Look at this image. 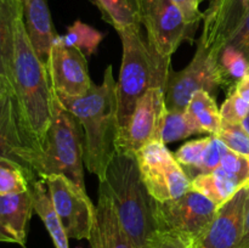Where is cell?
<instances>
[{"label": "cell", "instance_id": "52a82bcc", "mask_svg": "<svg viewBox=\"0 0 249 248\" xmlns=\"http://www.w3.org/2000/svg\"><path fill=\"white\" fill-rule=\"evenodd\" d=\"M219 206L195 190L156 204L158 230L172 231L196 245L215 216Z\"/></svg>", "mask_w": 249, "mask_h": 248}, {"label": "cell", "instance_id": "5b68a950", "mask_svg": "<svg viewBox=\"0 0 249 248\" xmlns=\"http://www.w3.org/2000/svg\"><path fill=\"white\" fill-rule=\"evenodd\" d=\"M83 165L84 135L82 125L56 96L53 122L40 146L38 177L43 179L51 174L65 175L85 190Z\"/></svg>", "mask_w": 249, "mask_h": 248}, {"label": "cell", "instance_id": "2e32d148", "mask_svg": "<svg viewBox=\"0 0 249 248\" xmlns=\"http://www.w3.org/2000/svg\"><path fill=\"white\" fill-rule=\"evenodd\" d=\"M88 241L91 248H135L119 221L105 181H99V199Z\"/></svg>", "mask_w": 249, "mask_h": 248}, {"label": "cell", "instance_id": "7a4b0ae2", "mask_svg": "<svg viewBox=\"0 0 249 248\" xmlns=\"http://www.w3.org/2000/svg\"><path fill=\"white\" fill-rule=\"evenodd\" d=\"M14 90L24 126L40 148L53 116L55 92L48 67L39 58L27 34L22 12L16 19L14 53Z\"/></svg>", "mask_w": 249, "mask_h": 248}, {"label": "cell", "instance_id": "4316f807", "mask_svg": "<svg viewBox=\"0 0 249 248\" xmlns=\"http://www.w3.org/2000/svg\"><path fill=\"white\" fill-rule=\"evenodd\" d=\"M197 134L198 131L190 123L185 111H172L167 108L162 130H160V141L163 143L167 145Z\"/></svg>", "mask_w": 249, "mask_h": 248}, {"label": "cell", "instance_id": "44dd1931", "mask_svg": "<svg viewBox=\"0 0 249 248\" xmlns=\"http://www.w3.org/2000/svg\"><path fill=\"white\" fill-rule=\"evenodd\" d=\"M31 191L33 196L34 212L40 216L46 230L50 233L55 248H70L68 235L66 233L49 195L48 187L43 179H36L31 182Z\"/></svg>", "mask_w": 249, "mask_h": 248}, {"label": "cell", "instance_id": "cb8c5ba5", "mask_svg": "<svg viewBox=\"0 0 249 248\" xmlns=\"http://www.w3.org/2000/svg\"><path fill=\"white\" fill-rule=\"evenodd\" d=\"M39 177L29 174L21 164L0 157V196L23 194L31 190V182Z\"/></svg>", "mask_w": 249, "mask_h": 248}, {"label": "cell", "instance_id": "83f0119b", "mask_svg": "<svg viewBox=\"0 0 249 248\" xmlns=\"http://www.w3.org/2000/svg\"><path fill=\"white\" fill-rule=\"evenodd\" d=\"M209 140H211V135L206 136V138L197 139V140L189 141V142L184 143L174 153L175 159L179 162V164L185 170L190 180L194 179L195 175H196L197 168L201 164L204 152L208 147Z\"/></svg>", "mask_w": 249, "mask_h": 248}, {"label": "cell", "instance_id": "1f68e13d", "mask_svg": "<svg viewBox=\"0 0 249 248\" xmlns=\"http://www.w3.org/2000/svg\"><path fill=\"white\" fill-rule=\"evenodd\" d=\"M226 45L232 46L246 56L249 62V9L243 17L242 22L230 36Z\"/></svg>", "mask_w": 249, "mask_h": 248}, {"label": "cell", "instance_id": "7402d4cb", "mask_svg": "<svg viewBox=\"0 0 249 248\" xmlns=\"http://www.w3.org/2000/svg\"><path fill=\"white\" fill-rule=\"evenodd\" d=\"M191 189L199 192L218 206L225 203L242 187L229 177L221 169L216 168L208 174L198 175L191 180Z\"/></svg>", "mask_w": 249, "mask_h": 248}, {"label": "cell", "instance_id": "ffe728a7", "mask_svg": "<svg viewBox=\"0 0 249 248\" xmlns=\"http://www.w3.org/2000/svg\"><path fill=\"white\" fill-rule=\"evenodd\" d=\"M187 119L198 134L218 135L221 129L223 119L218 108L215 97L204 90L195 92L185 109Z\"/></svg>", "mask_w": 249, "mask_h": 248}, {"label": "cell", "instance_id": "30bf717a", "mask_svg": "<svg viewBox=\"0 0 249 248\" xmlns=\"http://www.w3.org/2000/svg\"><path fill=\"white\" fill-rule=\"evenodd\" d=\"M48 187L53 209L70 238L89 240L95 216V206L87 190L61 174L43 177Z\"/></svg>", "mask_w": 249, "mask_h": 248}, {"label": "cell", "instance_id": "ab89813d", "mask_svg": "<svg viewBox=\"0 0 249 248\" xmlns=\"http://www.w3.org/2000/svg\"><path fill=\"white\" fill-rule=\"evenodd\" d=\"M248 248H249V247H248Z\"/></svg>", "mask_w": 249, "mask_h": 248}, {"label": "cell", "instance_id": "d6986e66", "mask_svg": "<svg viewBox=\"0 0 249 248\" xmlns=\"http://www.w3.org/2000/svg\"><path fill=\"white\" fill-rule=\"evenodd\" d=\"M19 14V0H0V77L11 89L14 83L15 27Z\"/></svg>", "mask_w": 249, "mask_h": 248}, {"label": "cell", "instance_id": "5bb4252c", "mask_svg": "<svg viewBox=\"0 0 249 248\" xmlns=\"http://www.w3.org/2000/svg\"><path fill=\"white\" fill-rule=\"evenodd\" d=\"M249 187L238 190L229 201L219 206L215 216L196 248H238L245 232Z\"/></svg>", "mask_w": 249, "mask_h": 248}, {"label": "cell", "instance_id": "74e56055", "mask_svg": "<svg viewBox=\"0 0 249 248\" xmlns=\"http://www.w3.org/2000/svg\"><path fill=\"white\" fill-rule=\"evenodd\" d=\"M241 125H242L243 129H245V130L249 134V113L246 116V118L243 119L242 123H241Z\"/></svg>", "mask_w": 249, "mask_h": 248}, {"label": "cell", "instance_id": "f1b7e54d", "mask_svg": "<svg viewBox=\"0 0 249 248\" xmlns=\"http://www.w3.org/2000/svg\"><path fill=\"white\" fill-rule=\"evenodd\" d=\"M219 140L233 152L249 157V134L241 124L223 122L221 129L216 135Z\"/></svg>", "mask_w": 249, "mask_h": 248}, {"label": "cell", "instance_id": "4dcf8cb0", "mask_svg": "<svg viewBox=\"0 0 249 248\" xmlns=\"http://www.w3.org/2000/svg\"><path fill=\"white\" fill-rule=\"evenodd\" d=\"M148 248H196V245L172 231L160 230L152 238Z\"/></svg>", "mask_w": 249, "mask_h": 248}, {"label": "cell", "instance_id": "f35d334b", "mask_svg": "<svg viewBox=\"0 0 249 248\" xmlns=\"http://www.w3.org/2000/svg\"><path fill=\"white\" fill-rule=\"evenodd\" d=\"M202 1H206V0H201V2H202Z\"/></svg>", "mask_w": 249, "mask_h": 248}, {"label": "cell", "instance_id": "484cf974", "mask_svg": "<svg viewBox=\"0 0 249 248\" xmlns=\"http://www.w3.org/2000/svg\"><path fill=\"white\" fill-rule=\"evenodd\" d=\"M65 45L78 49L85 56H91L96 53L100 43L104 39V34L94 27L82 21H75L71 24L65 35H61Z\"/></svg>", "mask_w": 249, "mask_h": 248}, {"label": "cell", "instance_id": "e0dca14e", "mask_svg": "<svg viewBox=\"0 0 249 248\" xmlns=\"http://www.w3.org/2000/svg\"><path fill=\"white\" fill-rule=\"evenodd\" d=\"M33 212L31 190L23 194L0 196V242L26 245Z\"/></svg>", "mask_w": 249, "mask_h": 248}, {"label": "cell", "instance_id": "9c48e42d", "mask_svg": "<svg viewBox=\"0 0 249 248\" xmlns=\"http://www.w3.org/2000/svg\"><path fill=\"white\" fill-rule=\"evenodd\" d=\"M141 24L145 27L146 40L151 49L168 60L172 58L180 44L196 31L187 23L172 0H143Z\"/></svg>", "mask_w": 249, "mask_h": 248}, {"label": "cell", "instance_id": "f546056e", "mask_svg": "<svg viewBox=\"0 0 249 248\" xmlns=\"http://www.w3.org/2000/svg\"><path fill=\"white\" fill-rule=\"evenodd\" d=\"M249 113V104L243 100L235 90L230 91L228 99L220 107V116L223 122L231 124H241Z\"/></svg>", "mask_w": 249, "mask_h": 248}, {"label": "cell", "instance_id": "9a60e30c", "mask_svg": "<svg viewBox=\"0 0 249 248\" xmlns=\"http://www.w3.org/2000/svg\"><path fill=\"white\" fill-rule=\"evenodd\" d=\"M249 9V0H211L203 17L199 43L212 58L226 45Z\"/></svg>", "mask_w": 249, "mask_h": 248}, {"label": "cell", "instance_id": "8fae6325", "mask_svg": "<svg viewBox=\"0 0 249 248\" xmlns=\"http://www.w3.org/2000/svg\"><path fill=\"white\" fill-rule=\"evenodd\" d=\"M165 113L164 89L152 88L139 100L126 125L119 130L118 152L135 156L152 141H160Z\"/></svg>", "mask_w": 249, "mask_h": 248}, {"label": "cell", "instance_id": "836d02e7", "mask_svg": "<svg viewBox=\"0 0 249 248\" xmlns=\"http://www.w3.org/2000/svg\"><path fill=\"white\" fill-rule=\"evenodd\" d=\"M233 90L249 104V74L243 77L242 79L236 84L235 89Z\"/></svg>", "mask_w": 249, "mask_h": 248}, {"label": "cell", "instance_id": "d4e9b609", "mask_svg": "<svg viewBox=\"0 0 249 248\" xmlns=\"http://www.w3.org/2000/svg\"><path fill=\"white\" fill-rule=\"evenodd\" d=\"M101 12L105 21L117 32L133 26H142L140 18L131 9L129 0H91Z\"/></svg>", "mask_w": 249, "mask_h": 248}, {"label": "cell", "instance_id": "d6a6232c", "mask_svg": "<svg viewBox=\"0 0 249 248\" xmlns=\"http://www.w3.org/2000/svg\"><path fill=\"white\" fill-rule=\"evenodd\" d=\"M184 15L187 23L194 28H197L199 22L203 21L204 12L199 10L201 0H172Z\"/></svg>", "mask_w": 249, "mask_h": 248}, {"label": "cell", "instance_id": "603a6c76", "mask_svg": "<svg viewBox=\"0 0 249 248\" xmlns=\"http://www.w3.org/2000/svg\"><path fill=\"white\" fill-rule=\"evenodd\" d=\"M216 67L223 80V87L232 91L236 84L249 74V62L241 51L225 45L216 56Z\"/></svg>", "mask_w": 249, "mask_h": 248}, {"label": "cell", "instance_id": "8d00e7d4", "mask_svg": "<svg viewBox=\"0 0 249 248\" xmlns=\"http://www.w3.org/2000/svg\"><path fill=\"white\" fill-rule=\"evenodd\" d=\"M9 90H12L11 87H10V85L7 84V83L5 82L1 77H0V97H1L5 92L9 91Z\"/></svg>", "mask_w": 249, "mask_h": 248}, {"label": "cell", "instance_id": "6da1fadb", "mask_svg": "<svg viewBox=\"0 0 249 248\" xmlns=\"http://www.w3.org/2000/svg\"><path fill=\"white\" fill-rule=\"evenodd\" d=\"M79 121L84 135V163L100 180L118 152V100L113 67L107 66L104 80L85 95L58 99Z\"/></svg>", "mask_w": 249, "mask_h": 248}, {"label": "cell", "instance_id": "ba28073f", "mask_svg": "<svg viewBox=\"0 0 249 248\" xmlns=\"http://www.w3.org/2000/svg\"><path fill=\"white\" fill-rule=\"evenodd\" d=\"M223 87L216 61L198 41L191 62L181 71H170L164 85L165 105L172 111H185L195 92H209L213 97Z\"/></svg>", "mask_w": 249, "mask_h": 248}, {"label": "cell", "instance_id": "277c9868", "mask_svg": "<svg viewBox=\"0 0 249 248\" xmlns=\"http://www.w3.org/2000/svg\"><path fill=\"white\" fill-rule=\"evenodd\" d=\"M123 45L121 71L117 82L119 130L126 125L139 100L152 88L167 83L170 60L160 57L142 36L141 26L128 27L118 32Z\"/></svg>", "mask_w": 249, "mask_h": 248}, {"label": "cell", "instance_id": "d590c367", "mask_svg": "<svg viewBox=\"0 0 249 248\" xmlns=\"http://www.w3.org/2000/svg\"><path fill=\"white\" fill-rule=\"evenodd\" d=\"M142 1L143 0H129V4H130L131 9H133V11L135 12L136 16L140 18V21H141V6H142Z\"/></svg>", "mask_w": 249, "mask_h": 248}, {"label": "cell", "instance_id": "7c38bea8", "mask_svg": "<svg viewBox=\"0 0 249 248\" xmlns=\"http://www.w3.org/2000/svg\"><path fill=\"white\" fill-rule=\"evenodd\" d=\"M40 148L24 126L12 90L0 97V157L21 164L38 177Z\"/></svg>", "mask_w": 249, "mask_h": 248}, {"label": "cell", "instance_id": "8992f818", "mask_svg": "<svg viewBox=\"0 0 249 248\" xmlns=\"http://www.w3.org/2000/svg\"><path fill=\"white\" fill-rule=\"evenodd\" d=\"M135 157L146 189L156 201L179 198L191 190V180L162 141H152Z\"/></svg>", "mask_w": 249, "mask_h": 248}, {"label": "cell", "instance_id": "4fadbf2b", "mask_svg": "<svg viewBox=\"0 0 249 248\" xmlns=\"http://www.w3.org/2000/svg\"><path fill=\"white\" fill-rule=\"evenodd\" d=\"M46 67L58 99L83 96L95 85L89 74L87 56L78 49L65 45L61 35L51 46Z\"/></svg>", "mask_w": 249, "mask_h": 248}, {"label": "cell", "instance_id": "e575fe53", "mask_svg": "<svg viewBox=\"0 0 249 248\" xmlns=\"http://www.w3.org/2000/svg\"><path fill=\"white\" fill-rule=\"evenodd\" d=\"M249 247V199L247 204V212H246V221H245V232H243L242 241L238 248H248Z\"/></svg>", "mask_w": 249, "mask_h": 248}, {"label": "cell", "instance_id": "ac0fdd59", "mask_svg": "<svg viewBox=\"0 0 249 248\" xmlns=\"http://www.w3.org/2000/svg\"><path fill=\"white\" fill-rule=\"evenodd\" d=\"M22 19L33 49L44 63H48L51 46L58 34L53 28L46 0H19Z\"/></svg>", "mask_w": 249, "mask_h": 248}, {"label": "cell", "instance_id": "3957f363", "mask_svg": "<svg viewBox=\"0 0 249 248\" xmlns=\"http://www.w3.org/2000/svg\"><path fill=\"white\" fill-rule=\"evenodd\" d=\"M113 201L117 215L135 248H148L158 232L157 201L151 196L141 177L134 155L117 152L104 180Z\"/></svg>", "mask_w": 249, "mask_h": 248}]
</instances>
